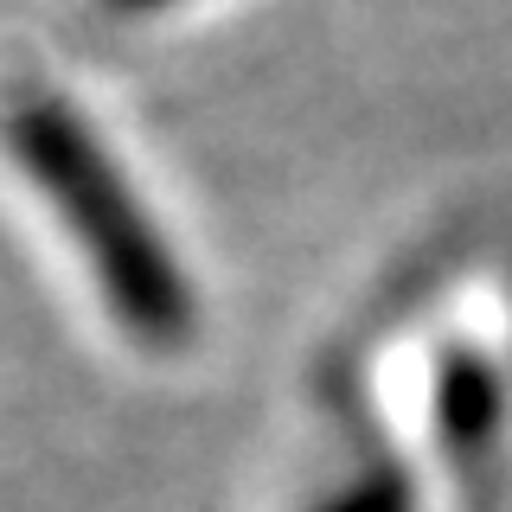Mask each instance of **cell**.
<instances>
[{
  "label": "cell",
  "instance_id": "1",
  "mask_svg": "<svg viewBox=\"0 0 512 512\" xmlns=\"http://www.w3.org/2000/svg\"><path fill=\"white\" fill-rule=\"evenodd\" d=\"M7 141H13V160L32 173V186L58 205V218L84 244L96 282L109 295V314L141 346H180L192 320H199L192 282L173 263L167 237L148 224L141 199L128 192L109 148L84 128V116L64 96L32 90L7 109Z\"/></svg>",
  "mask_w": 512,
  "mask_h": 512
},
{
  "label": "cell",
  "instance_id": "2",
  "mask_svg": "<svg viewBox=\"0 0 512 512\" xmlns=\"http://www.w3.org/2000/svg\"><path fill=\"white\" fill-rule=\"evenodd\" d=\"M500 423H506L500 372L474 346H442V359H436V429H442V442L461 461H474L493 448Z\"/></svg>",
  "mask_w": 512,
  "mask_h": 512
},
{
  "label": "cell",
  "instance_id": "3",
  "mask_svg": "<svg viewBox=\"0 0 512 512\" xmlns=\"http://www.w3.org/2000/svg\"><path fill=\"white\" fill-rule=\"evenodd\" d=\"M320 512H410V480L397 468H372L359 474L346 493H333Z\"/></svg>",
  "mask_w": 512,
  "mask_h": 512
},
{
  "label": "cell",
  "instance_id": "4",
  "mask_svg": "<svg viewBox=\"0 0 512 512\" xmlns=\"http://www.w3.org/2000/svg\"><path fill=\"white\" fill-rule=\"evenodd\" d=\"M116 13H154V7H173V0H109Z\"/></svg>",
  "mask_w": 512,
  "mask_h": 512
}]
</instances>
